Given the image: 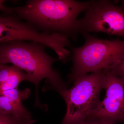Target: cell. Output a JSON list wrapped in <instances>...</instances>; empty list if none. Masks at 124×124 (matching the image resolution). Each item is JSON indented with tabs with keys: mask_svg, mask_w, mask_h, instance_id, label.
<instances>
[{
	"mask_svg": "<svg viewBox=\"0 0 124 124\" xmlns=\"http://www.w3.org/2000/svg\"><path fill=\"white\" fill-rule=\"evenodd\" d=\"M34 36L32 26L16 16H0V44L13 41H31Z\"/></svg>",
	"mask_w": 124,
	"mask_h": 124,
	"instance_id": "obj_7",
	"label": "cell"
},
{
	"mask_svg": "<svg viewBox=\"0 0 124 124\" xmlns=\"http://www.w3.org/2000/svg\"><path fill=\"white\" fill-rule=\"evenodd\" d=\"M103 72L106 95L90 117L106 120L112 124L124 123V80L110 70H103Z\"/></svg>",
	"mask_w": 124,
	"mask_h": 124,
	"instance_id": "obj_6",
	"label": "cell"
},
{
	"mask_svg": "<svg viewBox=\"0 0 124 124\" xmlns=\"http://www.w3.org/2000/svg\"><path fill=\"white\" fill-rule=\"evenodd\" d=\"M36 121L22 119L0 112V124H33Z\"/></svg>",
	"mask_w": 124,
	"mask_h": 124,
	"instance_id": "obj_11",
	"label": "cell"
},
{
	"mask_svg": "<svg viewBox=\"0 0 124 124\" xmlns=\"http://www.w3.org/2000/svg\"><path fill=\"white\" fill-rule=\"evenodd\" d=\"M110 70L117 76L124 80V58Z\"/></svg>",
	"mask_w": 124,
	"mask_h": 124,
	"instance_id": "obj_14",
	"label": "cell"
},
{
	"mask_svg": "<svg viewBox=\"0 0 124 124\" xmlns=\"http://www.w3.org/2000/svg\"><path fill=\"white\" fill-rule=\"evenodd\" d=\"M46 46L33 41L16 40L0 44V64L10 63L26 72L36 88L35 106L43 108L40 102L38 88L40 82L46 79L50 87L58 92L67 88L60 74L53 69L58 61L45 51Z\"/></svg>",
	"mask_w": 124,
	"mask_h": 124,
	"instance_id": "obj_2",
	"label": "cell"
},
{
	"mask_svg": "<svg viewBox=\"0 0 124 124\" xmlns=\"http://www.w3.org/2000/svg\"><path fill=\"white\" fill-rule=\"evenodd\" d=\"M24 81L32 82L31 77L26 73L15 66L13 71L8 79L0 85V93L16 88L20 82Z\"/></svg>",
	"mask_w": 124,
	"mask_h": 124,
	"instance_id": "obj_9",
	"label": "cell"
},
{
	"mask_svg": "<svg viewBox=\"0 0 124 124\" xmlns=\"http://www.w3.org/2000/svg\"><path fill=\"white\" fill-rule=\"evenodd\" d=\"M31 91L26 88L23 90H18L17 88L6 90L0 93L9 100L15 102H22V100L27 99L30 96Z\"/></svg>",
	"mask_w": 124,
	"mask_h": 124,
	"instance_id": "obj_10",
	"label": "cell"
},
{
	"mask_svg": "<svg viewBox=\"0 0 124 124\" xmlns=\"http://www.w3.org/2000/svg\"><path fill=\"white\" fill-rule=\"evenodd\" d=\"M4 0H0V11H3L7 14L12 13V8L8 7L4 4Z\"/></svg>",
	"mask_w": 124,
	"mask_h": 124,
	"instance_id": "obj_15",
	"label": "cell"
},
{
	"mask_svg": "<svg viewBox=\"0 0 124 124\" xmlns=\"http://www.w3.org/2000/svg\"><path fill=\"white\" fill-rule=\"evenodd\" d=\"M84 37L85 42L83 46L70 47L72 62L68 76L70 83L90 72L110 70L124 58V40L102 39L88 33Z\"/></svg>",
	"mask_w": 124,
	"mask_h": 124,
	"instance_id": "obj_3",
	"label": "cell"
},
{
	"mask_svg": "<svg viewBox=\"0 0 124 124\" xmlns=\"http://www.w3.org/2000/svg\"><path fill=\"white\" fill-rule=\"evenodd\" d=\"M0 112L12 115L28 120H32L31 112L27 110L22 102L10 101L6 97L0 94Z\"/></svg>",
	"mask_w": 124,
	"mask_h": 124,
	"instance_id": "obj_8",
	"label": "cell"
},
{
	"mask_svg": "<svg viewBox=\"0 0 124 124\" xmlns=\"http://www.w3.org/2000/svg\"><path fill=\"white\" fill-rule=\"evenodd\" d=\"M79 33L102 32L124 38V8L108 0H91L79 20Z\"/></svg>",
	"mask_w": 124,
	"mask_h": 124,
	"instance_id": "obj_5",
	"label": "cell"
},
{
	"mask_svg": "<svg viewBox=\"0 0 124 124\" xmlns=\"http://www.w3.org/2000/svg\"><path fill=\"white\" fill-rule=\"evenodd\" d=\"M73 83L70 89L58 91L67 105L66 112L60 124H77L91 116L101 101L103 70L81 76Z\"/></svg>",
	"mask_w": 124,
	"mask_h": 124,
	"instance_id": "obj_4",
	"label": "cell"
},
{
	"mask_svg": "<svg viewBox=\"0 0 124 124\" xmlns=\"http://www.w3.org/2000/svg\"><path fill=\"white\" fill-rule=\"evenodd\" d=\"M77 124H112L111 122L99 118L90 117Z\"/></svg>",
	"mask_w": 124,
	"mask_h": 124,
	"instance_id": "obj_13",
	"label": "cell"
},
{
	"mask_svg": "<svg viewBox=\"0 0 124 124\" xmlns=\"http://www.w3.org/2000/svg\"><path fill=\"white\" fill-rule=\"evenodd\" d=\"M91 2L29 0L23 6L12 8V13L43 32L60 33L75 39L79 33L78 16L87 10Z\"/></svg>",
	"mask_w": 124,
	"mask_h": 124,
	"instance_id": "obj_1",
	"label": "cell"
},
{
	"mask_svg": "<svg viewBox=\"0 0 124 124\" xmlns=\"http://www.w3.org/2000/svg\"><path fill=\"white\" fill-rule=\"evenodd\" d=\"M14 68V65L9 66L6 64H0V85L8 79Z\"/></svg>",
	"mask_w": 124,
	"mask_h": 124,
	"instance_id": "obj_12",
	"label": "cell"
}]
</instances>
